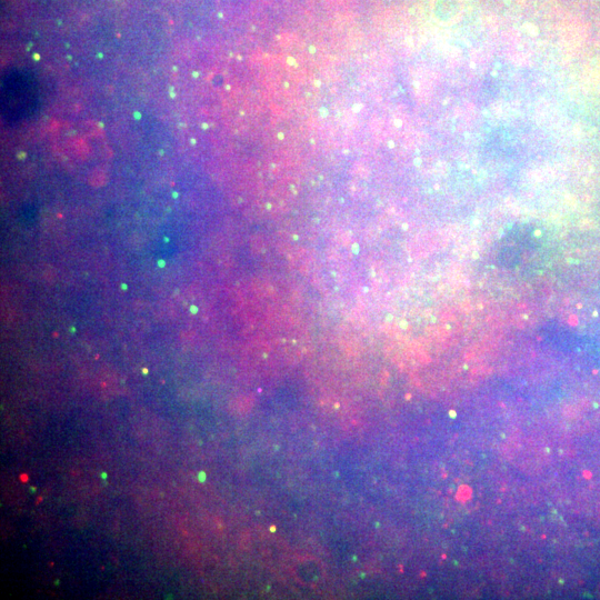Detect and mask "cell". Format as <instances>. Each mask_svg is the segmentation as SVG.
Listing matches in <instances>:
<instances>
[{"mask_svg": "<svg viewBox=\"0 0 600 600\" xmlns=\"http://www.w3.org/2000/svg\"><path fill=\"white\" fill-rule=\"evenodd\" d=\"M39 89L33 76L22 69L7 70L1 81V116L10 126L29 119L38 109Z\"/></svg>", "mask_w": 600, "mask_h": 600, "instance_id": "6da1fadb", "label": "cell"}]
</instances>
